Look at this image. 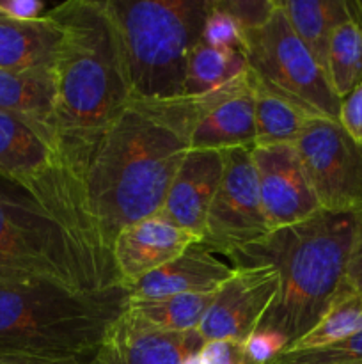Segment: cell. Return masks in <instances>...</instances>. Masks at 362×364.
<instances>
[{
	"instance_id": "1",
	"label": "cell",
	"mask_w": 362,
	"mask_h": 364,
	"mask_svg": "<svg viewBox=\"0 0 362 364\" xmlns=\"http://www.w3.org/2000/svg\"><path fill=\"white\" fill-rule=\"evenodd\" d=\"M194 127V98L133 96L103 132L85 173V196L110 258L121 230L162 212Z\"/></svg>"
},
{
	"instance_id": "2",
	"label": "cell",
	"mask_w": 362,
	"mask_h": 364,
	"mask_svg": "<svg viewBox=\"0 0 362 364\" xmlns=\"http://www.w3.org/2000/svg\"><path fill=\"white\" fill-rule=\"evenodd\" d=\"M62 27L53 64V128L71 171L85 173L103 132L133 98L105 0H70L46 11Z\"/></svg>"
},
{
	"instance_id": "3",
	"label": "cell",
	"mask_w": 362,
	"mask_h": 364,
	"mask_svg": "<svg viewBox=\"0 0 362 364\" xmlns=\"http://www.w3.org/2000/svg\"><path fill=\"white\" fill-rule=\"evenodd\" d=\"M357 219V212L319 210L227 258L234 269L270 265L279 274V294L258 331L280 334L290 348L318 323L346 287Z\"/></svg>"
},
{
	"instance_id": "4",
	"label": "cell",
	"mask_w": 362,
	"mask_h": 364,
	"mask_svg": "<svg viewBox=\"0 0 362 364\" xmlns=\"http://www.w3.org/2000/svg\"><path fill=\"white\" fill-rule=\"evenodd\" d=\"M126 299L0 276V359H91Z\"/></svg>"
},
{
	"instance_id": "5",
	"label": "cell",
	"mask_w": 362,
	"mask_h": 364,
	"mask_svg": "<svg viewBox=\"0 0 362 364\" xmlns=\"http://www.w3.org/2000/svg\"><path fill=\"white\" fill-rule=\"evenodd\" d=\"M133 96L181 98L212 0H105Z\"/></svg>"
},
{
	"instance_id": "6",
	"label": "cell",
	"mask_w": 362,
	"mask_h": 364,
	"mask_svg": "<svg viewBox=\"0 0 362 364\" xmlns=\"http://www.w3.org/2000/svg\"><path fill=\"white\" fill-rule=\"evenodd\" d=\"M0 276L71 291L121 287L21 188L0 180Z\"/></svg>"
},
{
	"instance_id": "7",
	"label": "cell",
	"mask_w": 362,
	"mask_h": 364,
	"mask_svg": "<svg viewBox=\"0 0 362 364\" xmlns=\"http://www.w3.org/2000/svg\"><path fill=\"white\" fill-rule=\"evenodd\" d=\"M243 55L256 84L307 116L339 121L341 98L318 60L295 34L277 0L265 20L245 28Z\"/></svg>"
},
{
	"instance_id": "8",
	"label": "cell",
	"mask_w": 362,
	"mask_h": 364,
	"mask_svg": "<svg viewBox=\"0 0 362 364\" xmlns=\"http://www.w3.org/2000/svg\"><path fill=\"white\" fill-rule=\"evenodd\" d=\"M295 148L322 210L362 212V142L339 121L311 117Z\"/></svg>"
},
{
	"instance_id": "9",
	"label": "cell",
	"mask_w": 362,
	"mask_h": 364,
	"mask_svg": "<svg viewBox=\"0 0 362 364\" xmlns=\"http://www.w3.org/2000/svg\"><path fill=\"white\" fill-rule=\"evenodd\" d=\"M224 176L209 206L199 245L226 258L270 233L259 198L251 148L224 151Z\"/></svg>"
},
{
	"instance_id": "10",
	"label": "cell",
	"mask_w": 362,
	"mask_h": 364,
	"mask_svg": "<svg viewBox=\"0 0 362 364\" xmlns=\"http://www.w3.org/2000/svg\"><path fill=\"white\" fill-rule=\"evenodd\" d=\"M279 294V274L270 265L238 267L220 287L199 334L208 341H247Z\"/></svg>"
},
{
	"instance_id": "11",
	"label": "cell",
	"mask_w": 362,
	"mask_h": 364,
	"mask_svg": "<svg viewBox=\"0 0 362 364\" xmlns=\"http://www.w3.org/2000/svg\"><path fill=\"white\" fill-rule=\"evenodd\" d=\"M251 153L270 231L304 223L322 210L295 144L254 146Z\"/></svg>"
},
{
	"instance_id": "12",
	"label": "cell",
	"mask_w": 362,
	"mask_h": 364,
	"mask_svg": "<svg viewBox=\"0 0 362 364\" xmlns=\"http://www.w3.org/2000/svg\"><path fill=\"white\" fill-rule=\"evenodd\" d=\"M195 100V127L190 149L254 148L256 96L251 75Z\"/></svg>"
},
{
	"instance_id": "13",
	"label": "cell",
	"mask_w": 362,
	"mask_h": 364,
	"mask_svg": "<svg viewBox=\"0 0 362 364\" xmlns=\"http://www.w3.org/2000/svg\"><path fill=\"white\" fill-rule=\"evenodd\" d=\"M199 331L167 333L123 309L109 327L89 364H181L204 347Z\"/></svg>"
},
{
	"instance_id": "14",
	"label": "cell",
	"mask_w": 362,
	"mask_h": 364,
	"mask_svg": "<svg viewBox=\"0 0 362 364\" xmlns=\"http://www.w3.org/2000/svg\"><path fill=\"white\" fill-rule=\"evenodd\" d=\"M199 244V238L181 230L163 215H153L130 224L117 233L112 259L121 287H130L160 267L176 259Z\"/></svg>"
},
{
	"instance_id": "15",
	"label": "cell",
	"mask_w": 362,
	"mask_h": 364,
	"mask_svg": "<svg viewBox=\"0 0 362 364\" xmlns=\"http://www.w3.org/2000/svg\"><path fill=\"white\" fill-rule=\"evenodd\" d=\"M224 151L190 149L181 162L160 215L201 240L209 206L224 176Z\"/></svg>"
},
{
	"instance_id": "16",
	"label": "cell",
	"mask_w": 362,
	"mask_h": 364,
	"mask_svg": "<svg viewBox=\"0 0 362 364\" xmlns=\"http://www.w3.org/2000/svg\"><path fill=\"white\" fill-rule=\"evenodd\" d=\"M234 267L222 262L202 245L188 251L167 265L148 274L137 283L124 287L130 299H162L174 295L213 294L233 276Z\"/></svg>"
},
{
	"instance_id": "17",
	"label": "cell",
	"mask_w": 362,
	"mask_h": 364,
	"mask_svg": "<svg viewBox=\"0 0 362 364\" xmlns=\"http://www.w3.org/2000/svg\"><path fill=\"white\" fill-rule=\"evenodd\" d=\"M62 41V27L45 13L32 21L0 16V70H52Z\"/></svg>"
},
{
	"instance_id": "18",
	"label": "cell",
	"mask_w": 362,
	"mask_h": 364,
	"mask_svg": "<svg viewBox=\"0 0 362 364\" xmlns=\"http://www.w3.org/2000/svg\"><path fill=\"white\" fill-rule=\"evenodd\" d=\"M291 28L307 46L323 71L327 70L330 38L343 21L350 20V0H277ZM327 75V71H325Z\"/></svg>"
},
{
	"instance_id": "19",
	"label": "cell",
	"mask_w": 362,
	"mask_h": 364,
	"mask_svg": "<svg viewBox=\"0 0 362 364\" xmlns=\"http://www.w3.org/2000/svg\"><path fill=\"white\" fill-rule=\"evenodd\" d=\"M0 110L53 128V112H55L53 71L0 70Z\"/></svg>"
},
{
	"instance_id": "20",
	"label": "cell",
	"mask_w": 362,
	"mask_h": 364,
	"mask_svg": "<svg viewBox=\"0 0 362 364\" xmlns=\"http://www.w3.org/2000/svg\"><path fill=\"white\" fill-rule=\"evenodd\" d=\"M215 295L216 291L174 295V297L162 299L128 297L124 309L131 316L155 327V329L167 331V333H188V331L199 329Z\"/></svg>"
},
{
	"instance_id": "21",
	"label": "cell",
	"mask_w": 362,
	"mask_h": 364,
	"mask_svg": "<svg viewBox=\"0 0 362 364\" xmlns=\"http://www.w3.org/2000/svg\"><path fill=\"white\" fill-rule=\"evenodd\" d=\"M247 59L240 50L215 48L199 41L192 50L183 96L201 98L247 73Z\"/></svg>"
},
{
	"instance_id": "22",
	"label": "cell",
	"mask_w": 362,
	"mask_h": 364,
	"mask_svg": "<svg viewBox=\"0 0 362 364\" xmlns=\"http://www.w3.org/2000/svg\"><path fill=\"white\" fill-rule=\"evenodd\" d=\"M252 85H254L256 96L254 146L295 144L311 116H307L293 103L266 91L265 87L256 84L254 78H252Z\"/></svg>"
},
{
	"instance_id": "23",
	"label": "cell",
	"mask_w": 362,
	"mask_h": 364,
	"mask_svg": "<svg viewBox=\"0 0 362 364\" xmlns=\"http://www.w3.org/2000/svg\"><path fill=\"white\" fill-rule=\"evenodd\" d=\"M327 78L341 100L362 82V25L353 18L334 31L327 55Z\"/></svg>"
},
{
	"instance_id": "24",
	"label": "cell",
	"mask_w": 362,
	"mask_h": 364,
	"mask_svg": "<svg viewBox=\"0 0 362 364\" xmlns=\"http://www.w3.org/2000/svg\"><path fill=\"white\" fill-rule=\"evenodd\" d=\"M362 331V294L344 287L325 315L290 348H312L344 340Z\"/></svg>"
},
{
	"instance_id": "25",
	"label": "cell",
	"mask_w": 362,
	"mask_h": 364,
	"mask_svg": "<svg viewBox=\"0 0 362 364\" xmlns=\"http://www.w3.org/2000/svg\"><path fill=\"white\" fill-rule=\"evenodd\" d=\"M268 364H362V331L312 348H287Z\"/></svg>"
},
{
	"instance_id": "26",
	"label": "cell",
	"mask_w": 362,
	"mask_h": 364,
	"mask_svg": "<svg viewBox=\"0 0 362 364\" xmlns=\"http://www.w3.org/2000/svg\"><path fill=\"white\" fill-rule=\"evenodd\" d=\"M201 41L215 48L240 50L243 52L245 27L222 0H212V9L202 25Z\"/></svg>"
},
{
	"instance_id": "27",
	"label": "cell",
	"mask_w": 362,
	"mask_h": 364,
	"mask_svg": "<svg viewBox=\"0 0 362 364\" xmlns=\"http://www.w3.org/2000/svg\"><path fill=\"white\" fill-rule=\"evenodd\" d=\"M202 364H258L248 355L245 341H208L201 348Z\"/></svg>"
},
{
	"instance_id": "28",
	"label": "cell",
	"mask_w": 362,
	"mask_h": 364,
	"mask_svg": "<svg viewBox=\"0 0 362 364\" xmlns=\"http://www.w3.org/2000/svg\"><path fill=\"white\" fill-rule=\"evenodd\" d=\"M248 355L258 364H268L275 359L280 352L287 348V341L280 334L272 331H256L247 341H245Z\"/></svg>"
},
{
	"instance_id": "29",
	"label": "cell",
	"mask_w": 362,
	"mask_h": 364,
	"mask_svg": "<svg viewBox=\"0 0 362 364\" xmlns=\"http://www.w3.org/2000/svg\"><path fill=\"white\" fill-rule=\"evenodd\" d=\"M339 124L355 141L362 142V82L341 100Z\"/></svg>"
},
{
	"instance_id": "30",
	"label": "cell",
	"mask_w": 362,
	"mask_h": 364,
	"mask_svg": "<svg viewBox=\"0 0 362 364\" xmlns=\"http://www.w3.org/2000/svg\"><path fill=\"white\" fill-rule=\"evenodd\" d=\"M45 2L41 0H0V16L7 20L32 21L45 16Z\"/></svg>"
},
{
	"instance_id": "31",
	"label": "cell",
	"mask_w": 362,
	"mask_h": 364,
	"mask_svg": "<svg viewBox=\"0 0 362 364\" xmlns=\"http://www.w3.org/2000/svg\"><path fill=\"white\" fill-rule=\"evenodd\" d=\"M346 287L362 294V212L358 213L357 230H355L353 245L346 265Z\"/></svg>"
},
{
	"instance_id": "32",
	"label": "cell",
	"mask_w": 362,
	"mask_h": 364,
	"mask_svg": "<svg viewBox=\"0 0 362 364\" xmlns=\"http://www.w3.org/2000/svg\"><path fill=\"white\" fill-rule=\"evenodd\" d=\"M0 364H89V359H0Z\"/></svg>"
},
{
	"instance_id": "33",
	"label": "cell",
	"mask_w": 362,
	"mask_h": 364,
	"mask_svg": "<svg viewBox=\"0 0 362 364\" xmlns=\"http://www.w3.org/2000/svg\"><path fill=\"white\" fill-rule=\"evenodd\" d=\"M351 18L362 25V0H350Z\"/></svg>"
}]
</instances>
